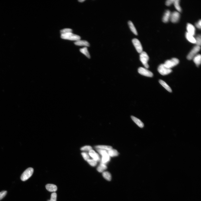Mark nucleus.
<instances>
[{
  "mask_svg": "<svg viewBox=\"0 0 201 201\" xmlns=\"http://www.w3.org/2000/svg\"><path fill=\"white\" fill-rule=\"evenodd\" d=\"M61 37L63 39L75 40L76 41L80 40L81 38L80 36L72 33L61 34Z\"/></svg>",
  "mask_w": 201,
  "mask_h": 201,
  "instance_id": "obj_1",
  "label": "nucleus"
},
{
  "mask_svg": "<svg viewBox=\"0 0 201 201\" xmlns=\"http://www.w3.org/2000/svg\"><path fill=\"white\" fill-rule=\"evenodd\" d=\"M149 58L148 54L145 52L143 51L140 54V60L146 68H148L149 67V65L148 64Z\"/></svg>",
  "mask_w": 201,
  "mask_h": 201,
  "instance_id": "obj_2",
  "label": "nucleus"
},
{
  "mask_svg": "<svg viewBox=\"0 0 201 201\" xmlns=\"http://www.w3.org/2000/svg\"><path fill=\"white\" fill-rule=\"evenodd\" d=\"M34 172V169L32 168H29L24 171L21 176V179L22 181H26L29 179L32 175Z\"/></svg>",
  "mask_w": 201,
  "mask_h": 201,
  "instance_id": "obj_3",
  "label": "nucleus"
},
{
  "mask_svg": "<svg viewBox=\"0 0 201 201\" xmlns=\"http://www.w3.org/2000/svg\"><path fill=\"white\" fill-rule=\"evenodd\" d=\"M179 61L177 58H173L166 61L164 64L167 67L171 69L179 63Z\"/></svg>",
  "mask_w": 201,
  "mask_h": 201,
  "instance_id": "obj_4",
  "label": "nucleus"
},
{
  "mask_svg": "<svg viewBox=\"0 0 201 201\" xmlns=\"http://www.w3.org/2000/svg\"><path fill=\"white\" fill-rule=\"evenodd\" d=\"M158 70L160 73L163 76L169 74L172 71L171 69L167 67L164 64L160 65L158 67Z\"/></svg>",
  "mask_w": 201,
  "mask_h": 201,
  "instance_id": "obj_5",
  "label": "nucleus"
},
{
  "mask_svg": "<svg viewBox=\"0 0 201 201\" xmlns=\"http://www.w3.org/2000/svg\"><path fill=\"white\" fill-rule=\"evenodd\" d=\"M200 49V46L196 45L194 46L187 56V59L188 60L192 59L198 54V53L199 52Z\"/></svg>",
  "mask_w": 201,
  "mask_h": 201,
  "instance_id": "obj_6",
  "label": "nucleus"
},
{
  "mask_svg": "<svg viewBox=\"0 0 201 201\" xmlns=\"http://www.w3.org/2000/svg\"><path fill=\"white\" fill-rule=\"evenodd\" d=\"M138 72L140 74L144 76L149 77H152L153 76V73L146 68L142 67L139 68L138 69Z\"/></svg>",
  "mask_w": 201,
  "mask_h": 201,
  "instance_id": "obj_7",
  "label": "nucleus"
},
{
  "mask_svg": "<svg viewBox=\"0 0 201 201\" xmlns=\"http://www.w3.org/2000/svg\"><path fill=\"white\" fill-rule=\"evenodd\" d=\"M133 43L138 52L140 54L143 52V48L140 42L137 39L134 38L132 40Z\"/></svg>",
  "mask_w": 201,
  "mask_h": 201,
  "instance_id": "obj_8",
  "label": "nucleus"
},
{
  "mask_svg": "<svg viewBox=\"0 0 201 201\" xmlns=\"http://www.w3.org/2000/svg\"><path fill=\"white\" fill-rule=\"evenodd\" d=\"M180 16V14L179 12L174 11L171 13L170 19L173 23H176L179 20Z\"/></svg>",
  "mask_w": 201,
  "mask_h": 201,
  "instance_id": "obj_9",
  "label": "nucleus"
},
{
  "mask_svg": "<svg viewBox=\"0 0 201 201\" xmlns=\"http://www.w3.org/2000/svg\"><path fill=\"white\" fill-rule=\"evenodd\" d=\"M187 30L189 34L193 36H194L195 34L196 29L194 26L190 23L187 24Z\"/></svg>",
  "mask_w": 201,
  "mask_h": 201,
  "instance_id": "obj_10",
  "label": "nucleus"
},
{
  "mask_svg": "<svg viewBox=\"0 0 201 201\" xmlns=\"http://www.w3.org/2000/svg\"><path fill=\"white\" fill-rule=\"evenodd\" d=\"M89 156H91L93 159L94 160L97 162L100 160V158L98 154L96 153L94 150H91L89 151Z\"/></svg>",
  "mask_w": 201,
  "mask_h": 201,
  "instance_id": "obj_11",
  "label": "nucleus"
},
{
  "mask_svg": "<svg viewBox=\"0 0 201 201\" xmlns=\"http://www.w3.org/2000/svg\"><path fill=\"white\" fill-rule=\"evenodd\" d=\"M101 163L106 164L110 160V157L108 155L107 152L102 155Z\"/></svg>",
  "mask_w": 201,
  "mask_h": 201,
  "instance_id": "obj_12",
  "label": "nucleus"
},
{
  "mask_svg": "<svg viewBox=\"0 0 201 201\" xmlns=\"http://www.w3.org/2000/svg\"><path fill=\"white\" fill-rule=\"evenodd\" d=\"M171 12L169 10L166 11L163 16L162 21L164 23H166L169 21L170 19Z\"/></svg>",
  "mask_w": 201,
  "mask_h": 201,
  "instance_id": "obj_13",
  "label": "nucleus"
},
{
  "mask_svg": "<svg viewBox=\"0 0 201 201\" xmlns=\"http://www.w3.org/2000/svg\"><path fill=\"white\" fill-rule=\"evenodd\" d=\"M46 189L50 192H55L57 189V187L55 185L49 184L46 186Z\"/></svg>",
  "mask_w": 201,
  "mask_h": 201,
  "instance_id": "obj_14",
  "label": "nucleus"
},
{
  "mask_svg": "<svg viewBox=\"0 0 201 201\" xmlns=\"http://www.w3.org/2000/svg\"><path fill=\"white\" fill-rule=\"evenodd\" d=\"M74 44L76 45L79 46H89L90 44L88 41L86 40H79L75 42Z\"/></svg>",
  "mask_w": 201,
  "mask_h": 201,
  "instance_id": "obj_15",
  "label": "nucleus"
},
{
  "mask_svg": "<svg viewBox=\"0 0 201 201\" xmlns=\"http://www.w3.org/2000/svg\"><path fill=\"white\" fill-rule=\"evenodd\" d=\"M131 118L133 121L138 126L141 128L144 127V123L140 120L133 116H131Z\"/></svg>",
  "mask_w": 201,
  "mask_h": 201,
  "instance_id": "obj_16",
  "label": "nucleus"
},
{
  "mask_svg": "<svg viewBox=\"0 0 201 201\" xmlns=\"http://www.w3.org/2000/svg\"><path fill=\"white\" fill-rule=\"evenodd\" d=\"M194 62L197 67L199 66L201 64V56L200 54H198L193 59Z\"/></svg>",
  "mask_w": 201,
  "mask_h": 201,
  "instance_id": "obj_17",
  "label": "nucleus"
},
{
  "mask_svg": "<svg viewBox=\"0 0 201 201\" xmlns=\"http://www.w3.org/2000/svg\"><path fill=\"white\" fill-rule=\"evenodd\" d=\"M186 37L187 39L191 43L195 44L196 41L195 39L193 36L186 32Z\"/></svg>",
  "mask_w": 201,
  "mask_h": 201,
  "instance_id": "obj_18",
  "label": "nucleus"
},
{
  "mask_svg": "<svg viewBox=\"0 0 201 201\" xmlns=\"http://www.w3.org/2000/svg\"><path fill=\"white\" fill-rule=\"evenodd\" d=\"M107 153L110 157H114L119 155L118 152L116 150L112 148L107 151Z\"/></svg>",
  "mask_w": 201,
  "mask_h": 201,
  "instance_id": "obj_19",
  "label": "nucleus"
},
{
  "mask_svg": "<svg viewBox=\"0 0 201 201\" xmlns=\"http://www.w3.org/2000/svg\"><path fill=\"white\" fill-rule=\"evenodd\" d=\"M159 82L160 84H161L164 88L166 89V90L168 91V92L170 93L172 92V91L171 88H170V87L168 86V85L167 84H166V82L164 81L161 80H160L159 81Z\"/></svg>",
  "mask_w": 201,
  "mask_h": 201,
  "instance_id": "obj_20",
  "label": "nucleus"
},
{
  "mask_svg": "<svg viewBox=\"0 0 201 201\" xmlns=\"http://www.w3.org/2000/svg\"><path fill=\"white\" fill-rule=\"evenodd\" d=\"M95 147L96 149L104 150L107 151L112 148L111 146L106 145H98L95 146Z\"/></svg>",
  "mask_w": 201,
  "mask_h": 201,
  "instance_id": "obj_21",
  "label": "nucleus"
},
{
  "mask_svg": "<svg viewBox=\"0 0 201 201\" xmlns=\"http://www.w3.org/2000/svg\"><path fill=\"white\" fill-rule=\"evenodd\" d=\"M128 24L131 31L133 32V33L136 35H137L138 33L137 30L134 25L133 22L130 21L128 22Z\"/></svg>",
  "mask_w": 201,
  "mask_h": 201,
  "instance_id": "obj_22",
  "label": "nucleus"
},
{
  "mask_svg": "<svg viewBox=\"0 0 201 201\" xmlns=\"http://www.w3.org/2000/svg\"><path fill=\"white\" fill-rule=\"evenodd\" d=\"M107 166L106 164L101 163L97 168V171L99 172H104L105 170L107 169Z\"/></svg>",
  "mask_w": 201,
  "mask_h": 201,
  "instance_id": "obj_23",
  "label": "nucleus"
},
{
  "mask_svg": "<svg viewBox=\"0 0 201 201\" xmlns=\"http://www.w3.org/2000/svg\"><path fill=\"white\" fill-rule=\"evenodd\" d=\"M80 52L83 54H84L87 57L89 58H90L91 56L90 54H89L88 51V48L86 47L80 49Z\"/></svg>",
  "mask_w": 201,
  "mask_h": 201,
  "instance_id": "obj_24",
  "label": "nucleus"
},
{
  "mask_svg": "<svg viewBox=\"0 0 201 201\" xmlns=\"http://www.w3.org/2000/svg\"><path fill=\"white\" fill-rule=\"evenodd\" d=\"M103 176L105 179L110 181L111 180V174L108 172L106 171L103 172Z\"/></svg>",
  "mask_w": 201,
  "mask_h": 201,
  "instance_id": "obj_25",
  "label": "nucleus"
},
{
  "mask_svg": "<svg viewBox=\"0 0 201 201\" xmlns=\"http://www.w3.org/2000/svg\"><path fill=\"white\" fill-rule=\"evenodd\" d=\"M179 0H174V7L177 11L179 12H181L182 9L180 5Z\"/></svg>",
  "mask_w": 201,
  "mask_h": 201,
  "instance_id": "obj_26",
  "label": "nucleus"
},
{
  "mask_svg": "<svg viewBox=\"0 0 201 201\" xmlns=\"http://www.w3.org/2000/svg\"><path fill=\"white\" fill-rule=\"evenodd\" d=\"M72 30L69 28H65L60 30L61 34H66L70 33H72Z\"/></svg>",
  "mask_w": 201,
  "mask_h": 201,
  "instance_id": "obj_27",
  "label": "nucleus"
},
{
  "mask_svg": "<svg viewBox=\"0 0 201 201\" xmlns=\"http://www.w3.org/2000/svg\"><path fill=\"white\" fill-rule=\"evenodd\" d=\"M195 38L196 40L195 44L196 45L200 46L201 44V37L200 35H198Z\"/></svg>",
  "mask_w": 201,
  "mask_h": 201,
  "instance_id": "obj_28",
  "label": "nucleus"
},
{
  "mask_svg": "<svg viewBox=\"0 0 201 201\" xmlns=\"http://www.w3.org/2000/svg\"><path fill=\"white\" fill-rule=\"evenodd\" d=\"M92 149V148L90 146H85L81 148V150L82 151H89L91 150Z\"/></svg>",
  "mask_w": 201,
  "mask_h": 201,
  "instance_id": "obj_29",
  "label": "nucleus"
},
{
  "mask_svg": "<svg viewBox=\"0 0 201 201\" xmlns=\"http://www.w3.org/2000/svg\"><path fill=\"white\" fill-rule=\"evenodd\" d=\"M87 161L90 165L92 166H96L97 164V162L93 159H89Z\"/></svg>",
  "mask_w": 201,
  "mask_h": 201,
  "instance_id": "obj_30",
  "label": "nucleus"
},
{
  "mask_svg": "<svg viewBox=\"0 0 201 201\" xmlns=\"http://www.w3.org/2000/svg\"><path fill=\"white\" fill-rule=\"evenodd\" d=\"M81 155L84 160L86 161H87L88 160L90 159V157H89L90 156L88 153L86 152H82L81 153Z\"/></svg>",
  "mask_w": 201,
  "mask_h": 201,
  "instance_id": "obj_31",
  "label": "nucleus"
},
{
  "mask_svg": "<svg viewBox=\"0 0 201 201\" xmlns=\"http://www.w3.org/2000/svg\"><path fill=\"white\" fill-rule=\"evenodd\" d=\"M57 194L55 192L53 193L52 194L51 199L49 201H56Z\"/></svg>",
  "mask_w": 201,
  "mask_h": 201,
  "instance_id": "obj_32",
  "label": "nucleus"
},
{
  "mask_svg": "<svg viewBox=\"0 0 201 201\" xmlns=\"http://www.w3.org/2000/svg\"><path fill=\"white\" fill-rule=\"evenodd\" d=\"M7 192L6 191L0 192V200L3 199L6 196L7 194Z\"/></svg>",
  "mask_w": 201,
  "mask_h": 201,
  "instance_id": "obj_33",
  "label": "nucleus"
},
{
  "mask_svg": "<svg viewBox=\"0 0 201 201\" xmlns=\"http://www.w3.org/2000/svg\"><path fill=\"white\" fill-rule=\"evenodd\" d=\"M174 0H168L166 1V5L167 6H170L174 3Z\"/></svg>",
  "mask_w": 201,
  "mask_h": 201,
  "instance_id": "obj_34",
  "label": "nucleus"
},
{
  "mask_svg": "<svg viewBox=\"0 0 201 201\" xmlns=\"http://www.w3.org/2000/svg\"><path fill=\"white\" fill-rule=\"evenodd\" d=\"M195 26L196 27L198 28V29H201V20H199L198 22H196V23Z\"/></svg>",
  "mask_w": 201,
  "mask_h": 201,
  "instance_id": "obj_35",
  "label": "nucleus"
},
{
  "mask_svg": "<svg viewBox=\"0 0 201 201\" xmlns=\"http://www.w3.org/2000/svg\"><path fill=\"white\" fill-rule=\"evenodd\" d=\"M85 1V0H80L78 1H79L80 2H84Z\"/></svg>",
  "mask_w": 201,
  "mask_h": 201,
  "instance_id": "obj_36",
  "label": "nucleus"
},
{
  "mask_svg": "<svg viewBox=\"0 0 201 201\" xmlns=\"http://www.w3.org/2000/svg\"><path fill=\"white\" fill-rule=\"evenodd\" d=\"M48 201H49V200H48Z\"/></svg>",
  "mask_w": 201,
  "mask_h": 201,
  "instance_id": "obj_37",
  "label": "nucleus"
}]
</instances>
